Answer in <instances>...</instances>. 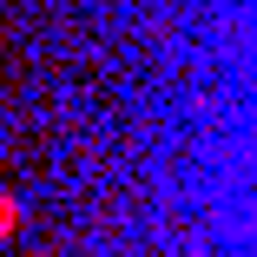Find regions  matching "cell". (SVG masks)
I'll list each match as a JSON object with an SVG mask.
<instances>
[{
	"label": "cell",
	"instance_id": "6da1fadb",
	"mask_svg": "<svg viewBox=\"0 0 257 257\" xmlns=\"http://www.w3.org/2000/svg\"><path fill=\"white\" fill-rule=\"evenodd\" d=\"M7 231H20V204H14V198H0V237H7Z\"/></svg>",
	"mask_w": 257,
	"mask_h": 257
}]
</instances>
